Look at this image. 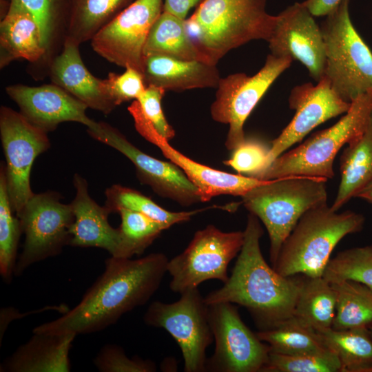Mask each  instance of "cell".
I'll use <instances>...</instances> for the list:
<instances>
[{
	"label": "cell",
	"instance_id": "cell-1",
	"mask_svg": "<svg viewBox=\"0 0 372 372\" xmlns=\"http://www.w3.org/2000/svg\"><path fill=\"white\" fill-rule=\"evenodd\" d=\"M168 261L162 253L134 260L111 256L103 273L74 308L37 326L33 333L77 335L103 331L150 299L167 272Z\"/></svg>",
	"mask_w": 372,
	"mask_h": 372
},
{
	"label": "cell",
	"instance_id": "cell-2",
	"mask_svg": "<svg viewBox=\"0 0 372 372\" xmlns=\"http://www.w3.org/2000/svg\"><path fill=\"white\" fill-rule=\"evenodd\" d=\"M259 220L249 213L231 276L204 300L207 305L227 302L245 307L264 330L293 316L300 281L282 276L267 263L260 247L263 230Z\"/></svg>",
	"mask_w": 372,
	"mask_h": 372
},
{
	"label": "cell",
	"instance_id": "cell-3",
	"mask_svg": "<svg viewBox=\"0 0 372 372\" xmlns=\"http://www.w3.org/2000/svg\"><path fill=\"white\" fill-rule=\"evenodd\" d=\"M267 0H200L185 19L187 32L203 61L216 65L229 51L269 39L275 16Z\"/></svg>",
	"mask_w": 372,
	"mask_h": 372
},
{
	"label": "cell",
	"instance_id": "cell-4",
	"mask_svg": "<svg viewBox=\"0 0 372 372\" xmlns=\"http://www.w3.org/2000/svg\"><path fill=\"white\" fill-rule=\"evenodd\" d=\"M364 217L352 211L338 213L327 203L305 212L284 241L273 269L283 276H322L331 254L347 235L361 231Z\"/></svg>",
	"mask_w": 372,
	"mask_h": 372
},
{
	"label": "cell",
	"instance_id": "cell-5",
	"mask_svg": "<svg viewBox=\"0 0 372 372\" xmlns=\"http://www.w3.org/2000/svg\"><path fill=\"white\" fill-rule=\"evenodd\" d=\"M327 180L307 176L283 177L269 180L241 197L245 207L264 224L268 232L272 267L284 241L302 216L327 203Z\"/></svg>",
	"mask_w": 372,
	"mask_h": 372
},
{
	"label": "cell",
	"instance_id": "cell-6",
	"mask_svg": "<svg viewBox=\"0 0 372 372\" xmlns=\"http://www.w3.org/2000/svg\"><path fill=\"white\" fill-rule=\"evenodd\" d=\"M372 116V92L351 102L350 108L333 125L312 135L297 147L278 156L258 179L287 176L332 178L333 161L340 149L360 136Z\"/></svg>",
	"mask_w": 372,
	"mask_h": 372
},
{
	"label": "cell",
	"instance_id": "cell-7",
	"mask_svg": "<svg viewBox=\"0 0 372 372\" xmlns=\"http://www.w3.org/2000/svg\"><path fill=\"white\" fill-rule=\"evenodd\" d=\"M320 28L326 52L324 76L335 92L348 103L372 92V52L351 21L349 0H342Z\"/></svg>",
	"mask_w": 372,
	"mask_h": 372
},
{
	"label": "cell",
	"instance_id": "cell-8",
	"mask_svg": "<svg viewBox=\"0 0 372 372\" xmlns=\"http://www.w3.org/2000/svg\"><path fill=\"white\" fill-rule=\"evenodd\" d=\"M244 239V231L225 232L213 225L196 231L186 249L168 261L171 290L181 294L212 279L225 283L228 265L240 253Z\"/></svg>",
	"mask_w": 372,
	"mask_h": 372
},
{
	"label": "cell",
	"instance_id": "cell-9",
	"mask_svg": "<svg viewBox=\"0 0 372 372\" xmlns=\"http://www.w3.org/2000/svg\"><path fill=\"white\" fill-rule=\"evenodd\" d=\"M172 303L154 301L145 315L146 324L165 329L178 343L185 372L206 371V349L214 336L209 308L198 288L180 294Z\"/></svg>",
	"mask_w": 372,
	"mask_h": 372
},
{
	"label": "cell",
	"instance_id": "cell-10",
	"mask_svg": "<svg viewBox=\"0 0 372 372\" xmlns=\"http://www.w3.org/2000/svg\"><path fill=\"white\" fill-rule=\"evenodd\" d=\"M61 200L54 191L34 194L16 214L25 240L14 276H19L35 262L59 255L69 245L74 214L70 203Z\"/></svg>",
	"mask_w": 372,
	"mask_h": 372
},
{
	"label": "cell",
	"instance_id": "cell-11",
	"mask_svg": "<svg viewBox=\"0 0 372 372\" xmlns=\"http://www.w3.org/2000/svg\"><path fill=\"white\" fill-rule=\"evenodd\" d=\"M293 60L269 54L262 68L254 75L235 73L220 78L216 98L210 107L214 121L229 125L225 147L233 150L245 139V122L278 77Z\"/></svg>",
	"mask_w": 372,
	"mask_h": 372
},
{
	"label": "cell",
	"instance_id": "cell-12",
	"mask_svg": "<svg viewBox=\"0 0 372 372\" xmlns=\"http://www.w3.org/2000/svg\"><path fill=\"white\" fill-rule=\"evenodd\" d=\"M215 350L207 360L206 371L262 372L270 347L242 320L232 303L208 305Z\"/></svg>",
	"mask_w": 372,
	"mask_h": 372
},
{
	"label": "cell",
	"instance_id": "cell-13",
	"mask_svg": "<svg viewBox=\"0 0 372 372\" xmlns=\"http://www.w3.org/2000/svg\"><path fill=\"white\" fill-rule=\"evenodd\" d=\"M0 137L6 164V187L11 206L17 214L34 193L30 173L36 158L48 150V134L28 122L19 112L0 108Z\"/></svg>",
	"mask_w": 372,
	"mask_h": 372
},
{
	"label": "cell",
	"instance_id": "cell-14",
	"mask_svg": "<svg viewBox=\"0 0 372 372\" xmlns=\"http://www.w3.org/2000/svg\"><path fill=\"white\" fill-rule=\"evenodd\" d=\"M163 11V0H134L91 39L99 55L143 74L144 48L149 30Z\"/></svg>",
	"mask_w": 372,
	"mask_h": 372
},
{
	"label": "cell",
	"instance_id": "cell-15",
	"mask_svg": "<svg viewBox=\"0 0 372 372\" xmlns=\"http://www.w3.org/2000/svg\"><path fill=\"white\" fill-rule=\"evenodd\" d=\"M87 132L94 139L125 156L134 165L139 180L162 198L185 207L201 202L197 188L175 164L154 158L134 146L116 128L96 122Z\"/></svg>",
	"mask_w": 372,
	"mask_h": 372
},
{
	"label": "cell",
	"instance_id": "cell-16",
	"mask_svg": "<svg viewBox=\"0 0 372 372\" xmlns=\"http://www.w3.org/2000/svg\"><path fill=\"white\" fill-rule=\"evenodd\" d=\"M137 132L156 145L162 154L178 167L197 188L201 202H207L220 195L243 196L251 189L268 180L242 174H234L198 163L176 150L169 141L161 135L143 114L138 101L128 107Z\"/></svg>",
	"mask_w": 372,
	"mask_h": 372
},
{
	"label": "cell",
	"instance_id": "cell-17",
	"mask_svg": "<svg viewBox=\"0 0 372 372\" xmlns=\"http://www.w3.org/2000/svg\"><path fill=\"white\" fill-rule=\"evenodd\" d=\"M267 41L271 54L299 61L317 82L324 76L326 52L322 30L302 3H294L275 16Z\"/></svg>",
	"mask_w": 372,
	"mask_h": 372
},
{
	"label": "cell",
	"instance_id": "cell-18",
	"mask_svg": "<svg viewBox=\"0 0 372 372\" xmlns=\"http://www.w3.org/2000/svg\"><path fill=\"white\" fill-rule=\"evenodd\" d=\"M351 103L344 101L335 92L325 76L317 85L306 83L294 87L289 97V104L290 108L296 111L295 115L279 136L271 141L269 166L315 127L346 113Z\"/></svg>",
	"mask_w": 372,
	"mask_h": 372
},
{
	"label": "cell",
	"instance_id": "cell-19",
	"mask_svg": "<svg viewBox=\"0 0 372 372\" xmlns=\"http://www.w3.org/2000/svg\"><path fill=\"white\" fill-rule=\"evenodd\" d=\"M6 92L18 105L21 115L47 134L63 122L80 123L87 128L96 123L87 116L88 107L85 103L54 83L15 84L7 86Z\"/></svg>",
	"mask_w": 372,
	"mask_h": 372
},
{
	"label": "cell",
	"instance_id": "cell-20",
	"mask_svg": "<svg viewBox=\"0 0 372 372\" xmlns=\"http://www.w3.org/2000/svg\"><path fill=\"white\" fill-rule=\"evenodd\" d=\"M73 184L76 194L70 203L74 222L70 230L69 245L101 248L112 256L120 258V234L118 228L109 223L110 211L90 197L87 182L80 174H74Z\"/></svg>",
	"mask_w": 372,
	"mask_h": 372
},
{
	"label": "cell",
	"instance_id": "cell-21",
	"mask_svg": "<svg viewBox=\"0 0 372 372\" xmlns=\"http://www.w3.org/2000/svg\"><path fill=\"white\" fill-rule=\"evenodd\" d=\"M79 45L70 39H65L61 51L54 58L49 68L52 83L71 94L88 108L107 115L116 106L105 94L102 79L93 76L84 65Z\"/></svg>",
	"mask_w": 372,
	"mask_h": 372
},
{
	"label": "cell",
	"instance_id": "cell-22",
	"mask_svg": "<svg viewBox=\"0 0 372 372\" xmlns=\"http://www.w3.org/2000/svg\"><path fill=\"white\" fill-rule=\"evenodd\" d=\"M45 54L42 32L34 17L20 0H10L0 24V68L17 59L39 65Z\"/></svg>",
	"mask_w": 372,
	"mask_h": 372
},
{
	"label": "cell",
	"instance_id": "cell-23",
	"mask_svg": "<svg viewBox=\"0 0 372 372\" xmlns=\"http://www.w3.org/2000/svg\"><path fill=\"white\" fill-rule=\"evenodd\" d=\"M143 76L146 86L174 92L216 88L221 78L216 65L161 55L145 56Z\"/></svg>",
	"mask_w": 372,
	"mask_h": 372
},
{
	"label": "cell",
	"instance_id": "cell-24",
	"mask_svg": "<svg viewBox=\"0 0 372 372\" xmlns=\"http://www.w3.org/2000/svg\"><path fill=\"white\" fill-rule=\"evenodd\" d=\"M34 335L6 358L1 372H68L70 350L76 333Z\"/></svg>",
	"mask_w": 372,
	"mask_h": 372
},
{
	"label": "cell",
	"instance_id": "cell-25",
	"mask_svg": "<svg viewBox=\"0 0 372 372\" xmlns=\"http://www.w3.org/2000/svg\"><path fill=\"white\" fill-rule=\"evenodd\" d=\"M340 183L331 207L338 211L372 180V116L365 131L347 144L340 156Z\"/></svg>",
	"mask_w": 372,
	"mask_h": 372
},
{
	"label": "cell",
	"instance_id": "cell-26",
	"mask_svg": "<svg viewBox=\"0 0 372 372\" xmlns=\"http://www.w3.org/2000/svg\"><path fill=\"white\" fill-rule=\"evenodd\" d=\"M300 281L293 316L318 333L332 328L335 296L331 285L322 276Z\"/></svg>",
	"mask_w": 372,
	"mask_h": 372
},
{
	"label": "cell",
	"instance_id": "cell-27",
	"mask_svg": "<svg viewBox=\"0 0 372 372\" xmlns=\"http://www.w3.org/2000/svg\"><path fill=\"white\" fill-rule=\"evenodd\" d=\"M149 55L203 61L188 35L185 19L165 11L149 30L144 48V56Z\"/></svg>",
	"mask_w": 372,
	"mask_h": 372
},
{
	"label": "cell",
	"instance_id": "cell-28",
	"mask_svg": "<svg viewBox=\"0 0 372 372\" xmlns=\"http://www.w3.org/2000/svg\"><path fill=\"white\" fill-rule=\"evenodd\" d=\"M41 28L45 54L40 63L48 70L61 51L67 34L71 0H20Z\"/></svg>",
	"mask_w": 372,
	"mask_h": 372
},
{
	"label": "cell",
	"instance_id": "cell-29",
	"mask_svg": "<svg viewBox=\"0 0 372 372\" xmlns=\"http://www.w3.org/2000/svg\"><path fill=\"white\" fill-rule=\"evenodd\" d=\"M134 0H71L66 38L81 45Z\"/></svg>",
	"mask_w": 372,
	"mask_h": 372
},
{
	"label": "cell",
	"instance_id": "cell-30",
	"mask_svg": "<svg viewBox=\"0 0 372 372\" xmlns=\"http://www.w3.org/2000/svg\"><path fill=\"white\" fill-rule=\"evenodd\" d=\"M335 296L332 329L368 328L372 324V289L353 280L331 283Z\"/></svg>",
	"mask_w": 372,
	"mask_h": 372
},
{
	"label": "cell",
	"instance_id": "cell-31",
	"mask_svg": "<svg viewBox=\"0 0 372 372\" xmlns=\"http://www.w3.org/2000/svg\"><path fill=\"white\" fill-rule=\"evenodd\" d=\"M326 346L337 355L340 372H372V335L368 328L319 333Z\"/></svg>",
	"mask_w": 372,
	"mask_h": 372
},
{
	"label": "cell",
	"instance_id": "cell-32",
	"mask_svg": "<svg viewBox=\"0 0 372 372\" xmlns=\"http://www.w3.org/2000/svg\"><path fill=\"white\" fill-rule=\"evenodd\" d=\"M256 333L271 351L280 353H316L329 350L318 332L294 316Z\"/></svg>",
	"mask_w": 372,
	"mask_h": 372
},
{
	"label": "cell",
	"instance_id": "cell-33",
	"mask_svg": "<svg viewBox=\"0 0 372 372\" xmlns=\"http://www.w3.org/2000/svg\"><path fill=\"white\" fill-rule=\"evenodd\" d=\"M105 194V206L111 214L118 213L121 209H129L141 213L169 228L189 220L192 216L208 208L185 211H168L140 192L119 184L107 188Z\"/></svg>",
	"mask_w": 372,
	"mask_h": 372
},
{
	"label": "cell",
	"instance_id": "cell-34",
	"mask_svg": "<svg viewBox=\"0 0 372 372\" xmlns=\"http://www.w3.org/2000/svg\"><path fill=\"white\" fill-rule=\"evenodd\" d=\"M10 204L6 187V167L0 168V273L10 282L14 273L17 249L22 234L19 219ZM15 214V213H14Z\"/></svg>",
	"mask_w": 372,
	"mask_h": 372
},
{
	"label": "cell",
	"instance_id": "cell-35",
	"mask_svg": "<svg viewBox=\"0 0 372 372\" xmlns=\"http://www.w3.org/2000/svg\"><path fill=\"white\" fill-rule=\"evenodd\" d=\"M121 223L118 231L121 238L120 258H131L142 254L162 231L169 227L149 217L132 210L121 209Z\"/></svg>",
	"mask_w": 372,
	"mask_h": 372
},
{
	"label": "cell",
	"instance_id": "cell-36",
	"mask_svg": "<svg viewBox=\"0 0 372 372\" xmlns=\"http://www.w3.org/2000/svg\"><path fill=\"white\" fill-rule=\"evenodd\" d=\"M322 277L330 283L349 280L372 289V245L339 252L330 258Z\"/></svg>",
	"mask_w": 372,
	"mask_h": 372
},
{
	"label": "cell",
	"instance_id": "cell-37",
	"mask_svg": "<svg viewBox=\"0 0 372 372\" xmlns=\"http://www.w3.org/2000/svg\"><path fill=\"white\" fill-rule=\"evenodd\" d=\"M336 354L331 349L322 353L283 354L270 350L262 372H340Z\"/></svg>",
	"mask_w": 372,
	"mask_h": 372
},
{
	"label": "cell",
	"instance_id": "cell-38",
	"mask_svg": "<svg viewBox=\"0 0 372 372\" xmlns=\"http://www.w3.org/2000/svg\"><path fill=\"white\" fill-rule=\"evenodd\" d=\"M269 150L270 146L261 140L245 138L223 163L240 174L258 179L269 166Z\"/></svg>",
	"mask_w": 372,
	"mask_h": 372
},
{
	"label": "cell",
	"instance_id": "cell-39",
	"mask_svg": "<svg viewBox=\"0 0 372 372\" xmlns=\"http://www.w3.org/2000/svg\"><path fill=\"white\" fill-rule=\"evenodd\" d=\"M123 74L110 72L102 79L103 91L116 107L130 100H137L145 92L146 85L143 74L132 68H125Z\"/></svg>",
	"mask_w": 372,
	"mask_h": 372
},
{
	"label": "cell",
	"instance_id": "cell-40",
	"mask_svg": "<svg viewBox=\"0 0 372 372\" xmlns=\"http://www.w3.org/2000/svg\"><path fill=\"white\" fill-rule=\"evenodd\" d=\"M94 364L101 372H154L156 369L152 361L140 358H130L121 347L115 344L102 347Z\"/></svg>",
	"mask_w": 372,
	"mask_h": 372
},
{
	"label": "cell",
	"instance_id": "cell-41",
	"mask_svg": "<svg viewBox=\"0 0 372 372\" xmlns=\"http://www.w3.org/2000/svg\"><path fill=\"white\" fill-rule=\"evenodd\" d=\"M165 92L161 87L147 85L137 101L143 114L158 133L169 141L175 136V131L167 122L161 106V100Z\"/></svg>",
	"mask_w": 372,
	"mask_h": 372
},
{
	"label": "cell",
	"instance_id": "cell-42",
	"mask_svg": "<svg viewBox=\"0 0 372 372\" xmlns=\"http://www.w3.org/2000/svg\"><path fill=\"white\" fill-rule=\"evenodd\" d=\"M199 1L200 0H163V11L186 19L190 9L197 6Z\"/></svg>",
	"mask_w": 372,
	"mask_h": 372
},
{
	"label": "cell",
	"instance_id": "cell-43",
	"mask_svg": "<svg viewBox=\"0 0 372 372\" xmlns=\"http://www.w3.org/2000/svg\"><path fill=\"white\" fill-rule=\"evenodd\" d=\"M342 0H305L303 5L313 17H326L332 12Z\"/></svg>",
	"mask_w": 372,
	"mask_h": 372
},
{
	"label": "cell",
	"instance_id": "cell-44",
	"mask_svg": "<svg viewBox=\"0 0 372 372\" xmlns=\"http://www.w3.org/2000/svg\"><path fill=\"white\" fill-rule=\"evenodd\" d=\"M355 197L364 199L372 204V180L361 189Z\"/></svg>",
	"mask_w": 372,
	"mask_h": 372
},
{
	"label": "cell",
	"instance_id": "cell-45",
	"mask_svg": "<svg viewBox=\"0 0 372 372\" xmlns=\"http://www.w3.org/2000/svg\"><path fill=\"white\" fill-rule=\"evenodd\" d=\"M369 330H370V332L372 335V324L371 325V327H369Z\"/></svg>",
	"mask_w": 372,
	"mask_h": 372
},
{
	"label": "cell",
	"instance_id": "cell-46",
	"mask_svg": "<svg viewBox=\"0 0 372 372\" xmlns=\"http://www.w3.org/2000/svg\"><path fill=\"white\" fill-rule=\"evenodd\" d=\"M1 1H2V0H1ZM3 2H6V1H10V0H3Z\"/></svg>",
	"mask_w": 372,
	"mask_h": 372
}]
</instances>
